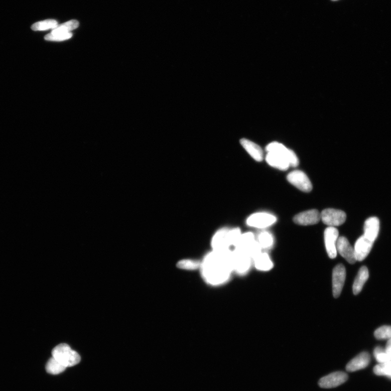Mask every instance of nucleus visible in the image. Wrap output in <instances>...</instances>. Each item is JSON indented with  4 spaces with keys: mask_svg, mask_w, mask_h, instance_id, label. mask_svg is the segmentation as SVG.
Masks as SVG:
<instances>
[{
    "mask_svg": "<svg viewBox=\"0 0 391 391\" xmlns=\"http://www.w3.org/2000/svg\"><path fill=\"white\" fill-rule=\"evenodd\" d=\"M242 234V231L239 228H231L228 230V239L231 247L236 246Z\"/></svg>",
    "mask_w": 391,
    "mask_h": 391,
    "instance_id": "c756f323",
    "label": "nucleus"
},
{
    "mask_svg": "<svg viewBox=\"0 0 391 391\" xmlns=\"http://www.w3.org/2000/svg\"><path fill=\"white\" fill-rule=\"evenodd\" d=\"M386 351L391 359V339H389L387 343Z\"/></svg>",
    "mask_w": 391,
    "mask_h": 391,
    "instance_id": "2f4dec72",
    "label": "nucleus"
},
{
    "mask_svg": "<svg viewBox=\"0 0 391 391\" xmlns=\"http://www.w3.org/2000/svg\"><path fill=\"white\" fill-rule=\"evenodd\" d=\"M321 220V213L316 209H311L300 213L293 218L296 224L301 226L314 225Z\"/></svg>",
    "mask_w": 391,
    "mask_h": 391,
    "instance_id": "9b49d317",
    "label": "nucleus"
},
{
    "mask_svg": "<svg viewBox=\"0 0 391 391\" xmlns=\"http://www.w3.org/2000/svg\"><path fill=\"white\" fill-rule=\"evenodd\" d=\"M201 262L199 261L192 260H184L179 261L177 266L179 268L187 270H194L201 268Z\"/></svg>",
    "mask_w": 391,
    "mask_h": 391,
    "instance_id": "a878e982",
    "label": "nucleus"
},
{
    "mask_svg": "<svg viewBox=\"0 0 391 391\" xmlns=\"http://www.w3.org/2000/svg\"><path fill=\"white\" fill-rule=\"evenodd\" d=\"M58 26L57 21L52 19L46 20L35 23L32 26L33 31H45L49 29H55Z\"/></svg>",
    "mask_w": 391,
    "mask_h": 391,
    "instance_id": "b1692460",
    "label": "nucleus"
},
{
    "mask_svg": "<svg viewBox=\"0 0 391 391\" xmlns=\"http://www.w3.org/2000/svg\"><path fill=\"white\" fill-rule=\"evenodd\" d=\"M369 277V272L368 267L366 266L361 267L353 286V291L355 295H357L362 291L364 285Z\"/></svg>",
    "mask_w": 391,
    "mask_h": 391,
    "instance_id": "6ab92c4d",
    "label": "nucleus"
},
{
    "mask_svg": "<svg viewBox=\"0 0 391 391\" xmlns=\"http://www.w3.org/2000/svg\"><path fill=\"white\" fill-rule=\"evenodd\" d=\"M375 336L378 340L391 339V326H384L379 328L375 331Z\"/></svg>",
    "mask_w": 391,
    "mask_h": 391,
    "instance_id": "cd10ccee",
    "label": "nucleus"
},
{
    "mask_svg": "<svg viewBox=\"0 0 391 391\" xmlns=\"http://www.w3.org/2000/svg\"><path fill=\"white\" fill-rule=\"evenodd\" d=\"M324 242L329 257L334 259L337 256L336 243L339 231L334 227H329L324 231Z\"/></svg>",
    "mask_w": 391,
    "mask_h": 391,
    "instance_id": "6e6552de",
    "label": "nucleus"
},
{
    "mask_svg": "<svg viewBox=\"0 0 391 391\" xmlns=\"http://www.w3.org/2000/svg\"><path fill=\"white\" fill-rule=\"evenodd\" d=\"M266 160L269 165L282 171H285L290 166L287 159L278 153L267 152Z\"/></svg>",
    "mask_w": 391,
    "mask_h": 391,
    "instance_id": "f3484780",
    "label": "nucleus"
},
{
    "mask_svg": "<svg viewBox=\"0 0 391 391\" xmlns=\"http://www.w3.org/2000/svg\"><path fill=\"white\" fill-rule=\"evenodd\" d=\"M336 249L349 263L353 264L357 261L354 249L346 238L341 237L338 238L336 243Z\"/></svg>",
    "mask_w": 391,
    "mask_h": 391,
    "instance_id": "f8f14e48",
    "label": "nucleus"
},
{
    "mask_svg": "<svg viewBox=\"0 0 391 391\" xmlns=\"http://www.w3.org/2000/svg\"><path fill=\"white\" fill-rule=\"evenodd\" d=\"M346 277L345 267L342 264H338L333 271V293L335 298H338L341 293Z\"/></svg>",
    "mask_w": 391,
    "mask_h": 391,
    "instance_id": "1a4fd4ad",
    "label": "nucleus"
},
{
    "mask_svg": "<svg viewBox=\"0 0 391 391\" xmlns=\"http://www.w3.org/2000/svg\"><path fill=\"white\" fill-rule=\"evenodd\" d=\"M67 368L52 357L46 364V370L51 375H58L63 372Z\"/></svg>",
    "mask_w": 391,
    "mask_h": 391,
    "instance_id": "5701e85b",
    "label": "nucleus"
},
{
    "mask_svg": "<svg viewBox=\"0 0 391 391\" xmlns=\"http://www.w3.org/2000/svg\"><path fill=\"white\" fill-rule=\"evenodd\" d=\"M78 26H79V22L77 21L71 20L58 26L52 30V33H68L72 30L78 28Z\"/></svg>",
    "mask_w": 391,
    "mask_h": 391,
    "instance_id": "393cba45",
    "label": "nucleus"
},
{
    "mask_svg": "<svg viewBox=\"0 0 391 391\" xmlns=\"http://www.w3.org/2000/svg\"><path fill=\"white\" fill-rule=\"evenodd\" d=\"M240 143L252 158L257 161H262L263 158L262 149L257 143L246 139H241Z\"/></svg>",
    "mask_w": 391,
    "mask_h": 391,
    "instance_id": "a211bd4d",
    "label": "nucleus"
},
{
    "mask_svg": "<svg viewBox=\"0 0 391 391\" xmlns=\"http://www.w3.org/2000/svg\"><path fill=\"white\" fill-rule=\"evenodd\" d=\"M256 268L261 270H268L272 268L273 264L268 255L265 253H261L255 260Z\"/></svg>",
    "mask_w": 391,
    "mask_h": 391,
    "instance_id": "aec40b11",
    "label": "nucleus"
},
{
    "mask_svg": "<svg viewBox=\"0 0 391 391\" xmlns=\"http://www.w3.org/2000/svg\"><path fill=\"white\" fill-rule=\"evenodd\" d=\"M255 236L252 232H246L241 235L238 242L235 246V249L244 251L255 242Z\"/></svg>",
    "mask_w": 391,
    "mask_h": 391,
    "instance_id": "412c9836",
    "label": "nucleus"
},
{
    "mask_svg": "<svg viewBox=\"0 0 391 391\" xmlns=\"http://www.w3.org/2000/svg\"><path fill=\"white\" fill-rule=\"evenodd\" d=\"M347 380L348 376L346 373L337 372L321 378L318 384L322 388L332 389L341 386Z\"/></svg>",
    "mask_w": 391,
    "mask_h": 391,
    "instance_id": "9d476101",
    "label": "nucleus"
},
{
    "mask_svg": "<svg viewBox=\"0 0 391 391\" xmlns=\"http://www.w3.org/2000/svg\"><path fill=\"white\" fill-rule=\"evenodd\" d=\"M232 251H213L204 258L201 268L203 278L210 284L218 285L230 278L233 267Z\"/></svg>",
    "mask_w": 391,
    "mask_h": 391,
    "instance_id": "f257e3e1",
    "label": "nucleus"
},
{
    "mask_svg": "<svg viewBox=\"0 0 391 391\" xmlns=\"http://www.w3.org/2000/svg\"><path fill=\"white\" fill-rule=\"evenodd\" d=\"M228 230H229V228H222L214 234L211 242L213 251H220L230 250L231 246L228 239Z\"/></svg>",
    "mask_w": 391,
    "mask_h": 391,
    "instance_id": "4468645a",
    "label": "nucleus"
},
{
    "mask_svg": "<svg viewBox=\"0 0 391 391\" xmlns=\"http://www.w3.org/2000/svg\"><path fill=\"white\" fill-rule=\"evenodd\" d=\"M71 33H51L45 36V39L48 41H63L72 37Z\"/></svg>",
    "mask_w": 391,
    "mask_h": 391,
    "instance_id": "7c9ffc66",
    "label": "nucleus"
},
{
    "mask_svg": "<svg viewBox=\"0 0 391 391\" xmlns=\"http://www.w3.org/2000/svg\"><path fill=\"white\" fill-rule=\"evenodd\" d=\"M266 150L267 152H274L284 156L289 162L290 166L297 167L299 164V160L295 153L282 143L278 142L270 143L266 146Z\"/></svg>",
    "mask_w": 391,
    "mask_h": 391,
    "instance_id": "0eeeda50",
    "label": "nucleus"
},
{
    "mask_svg": "<svg viewBox=\"0 0 391 391\" xmlns=\"http://www.w3.org/2000/svg\"><path fill=\"white\" fill-rule=\"evenodd\" d=\"M347 216L342 210L329 208L323 210L321 213V220L325 225L329 227L339 226L344 224Z\"/></svg>",
    "mask_w": 391,
    "mask_h": 391,
    "instance_id": "20e7f679",
    "label": "nucleus"
},
{
    "mask_svg": "<svg viewBox=\"0 0 391 391\" xmlns=\"http://www.w3.org/2000/svg\"><path fill=\"white\" fill-rule=\"evenodd\" d=\"M232 264L233 270L239 274L248 271L252 258L243 251L235 249L232 252Z\"/></svg>",
    "mask_w": 391,
    "mask_h": 391,
    "instance_id": "7ed1b4c3",
    "label": "nucleus"
},
{
    "mask_svg": "<svg viewBox=\"0 0 391 391\" xmlns=\"http://www.w3.org/2000/svg\"><path fill=\"white\" fill-rule=\"evenodd\" d=\"M374 355L377 362L380 364L386 363L391 360L386 350L381 347H377L375 348Z\"/></svg>",
    "mask_w": 391,
    "mask_h": 391,
    "instance_id": "c85d7f7f",
    "label": "nucleus"
},
{
    "mask_svg": "<svg viewBox=\"0 0 391 391\" xmlns=\"http://www.w3.org/2000/svg\"><path fill=\"white\" fill-rule=\"evenodd\" d=\"M375 374L378 376H386L391 377V360L377 365L374 368Z\"/></svg>",
    "mask_w": 391,
    "mask_h": 391,
    "instance_id": "bb28decb",
    "label": "nucleus"
},
{
    "mask_svg": "<svg viewBox=\"0 0 391 391\" xmlns=\"http://www.w3.org/2000/svg\"><path fill=\"white\" fill-rule=\"evenodd\" d=\"M257 242L260 244L262 249L268 250L272 248L274 239L271 234L263 231L258 234Z\"/></svg>",
    "mask_w": 391,
    "mask_h": 391,
    "instance_id": "4be33fe9",
    "label": "nucleus"
},
{
    "mask_svg": "<svg viewBox=\"0 0 391 391\" xmlns=\"http://www.w3.org/2000/svg\"><path fill=\"white\" fill-rule=\"evenodd\" d=\"M287 180L288 182L302 191L309 192L312 189L309 178L302 171L294 170L288 173Z\"/></svg>",
    "mask_w": 391,
    "mask_h": 391,
    "instance_id": "39448f33",
    "label": "nucleus"
},
{
    "mask_svg": "<svg viewBox=\"0 0 391 391\" xmlns=\"http://www.w3.org/2000/svg\"><path fill=\"white\" fill-rule=\"evenodd\" d=\"M371 362L370 355L367 352L360 353L356 357L353 359L346 366L348 372H355L364 369L368 366Z\"/></svg>",
    "mask_w": 391,
    "mask_h": 391,
    "instance_id": "dca6fc26",
    "label": "nucleus"
},
{
    "mask_svg": "<svg viewBox=\"0 0 391 391\" xmlns=\"http://www.w3.org/2000/svg\"><path fill=\"white\" fill-rule=\"evenodd\" d=\"M275 216L266 213H257L252 214L247 219V225L257 228H266L275 223Z\"/></svg>",
    "mask_w": 391,
    "mask_h": 391,
    "instance_id": "423d86ee",
    "label": "nucleus"
},
{
    "mask_svg": "<svg viewBox=\"0 0 391 391\" xmlns=\"http://www.w3.org/2000/svg\"><path fill=\"white\" fill-rule=\"evenodd\" d=\"M332 1H337V0H332Z\"/></svg>",
    "mask_w": 391,
    "mask_h": 391,
    "instance_id": "473e14b6",
    "label": "nucleus"
},
{
    "mask_svg": "<svg viewBox=\"0 0 391 391\" xmlns=\"http://www.w3.org/2000/svg\"><path fill=\"white\" fill-rule=\"evenodd\" d=\"M52 355L53 358L67 368L76 365L81 361L80 355L65 344H60L54 348Z\"/></svg>",
    "mask_w": 391,
    "mask_h": 391,
    "instance_id": "f03ea898",
    "label": "nucleus"
},
{
    "mask_svg": "<svg viewBox=\"0 0 391 391\" xmlns=\"http://www.w3.org/2000/svg\"><path fill=\"white\" fill-rule=\"evenodd\" d=\"M374 243L364 236L358 239L354 248L357 261H363L368 256Z\"/></svg>",
    "mask_w": 391,
    "mask_h": 391,
    "instance_id": "ddd939ff",
    "label": "nucleus"
},
{
    "mask_svg": "<svg viewBox=\"0 0 391 391\" xmlns=\"http://www.w3.org/2000/svg\"><path fill=\"white\" fill-rule=\"evenodd\" d=\"M380 229V220L376 217L370 218L365 222L364 236L374 243L378 236Z\"/></svg>",
    "mask_w": 391,
    "mask_h": 391,
    "instance_id": "2eb2a0df",
    "label": "nucleus"
}]
</instances>
